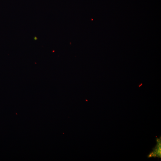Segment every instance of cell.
Returning a JSON list of instances; mask_svg holds the SVG:
<instances>
[{
	"label": "cell",
	"mask_w": 161,
	"mask_h": 161,
	"mask_svg": "<svg viewBox=\"0 0 161 161\" xmlns=\"http://www.w3.org/2000/svg\"><path fill=\"white\" fill-rule=\"evenodd\" d=\"M157 145L155 148L153 149L154 151L150 153L148 157H161V140L158 138L157 139Z\"/></svg>",
	"instance_id": "cell-1"
},
{
	"label": "cell",
	"mask_w": 161,
	"mask_h": 161,
	"mask_svg": "<svg viewBox=\"0 0 161 161\" xmlns=\"http://www.w3.org/2000/svg\"><path fill=\"white\" fill-rule=\"evenodd\" d=\"M34 39L35 40H36L37 39V38L36 37H34Z\"/></svg>",
	"instance_id": "cell-2"
}]
</instances>
